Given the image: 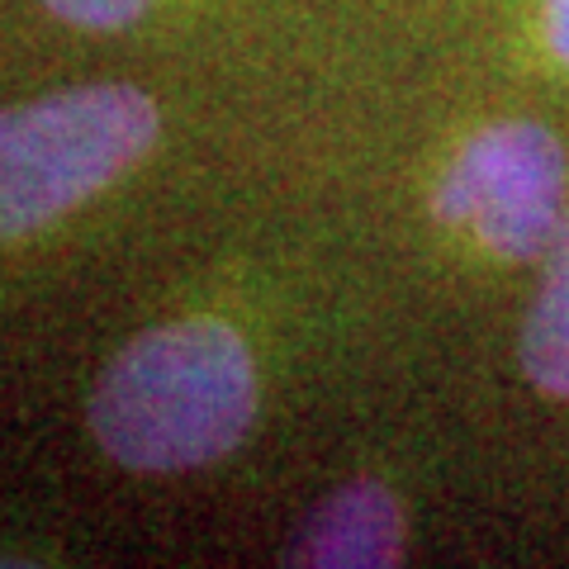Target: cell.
Segmentation results:
<instances>
[{
  "label": "cell",
  "instance_id": "obj_2",
  "mask_svg": "<svg viewBox=\"0 0 569 569\" xmlns=\"http://www.w3.org/2000/svg\"><path fill=\"white\" fill-rule=\"evenodd\" d=\"M157 129V104L119 81L0 110V242L39 233L114 186L152 152Z\"/></svg>",
  "mask_w": 569,
  "mask_h": 569
},
{
  "label": "cell",
  "instance_id": "obj_1",
  "mask_svg": "<svg viewBox=\"0 0 569 569\" xmlns=\"http://www.w3.org/2000/svg\"><path fill=\"white\" fill-rule=\"evenodd\" d=\"M257 366L219 318L138 332L91 389L96 447L133 475H186L228 456L257 422Z\"/></svg>",
  "mask_w": 569,
  "mask_h": 569
},
{
  "label": "cell",
  "instance_id": "obj_3",
  "mask_svg": "<svg viewBox=\"0 0 569 569\" xmlns=\"http://www.w3.org/2000/svg\"><path fill=\"white\" fill-rule=\"evenodd\" d=\"M441 223H470L493 257L527 261L565 223V152L541 123H493L475 133L432 194Z\"/></svg>",
  "mask_w": 569,
  "mask_h": 569
},
{
  "label": "cell",
  "instance_id": "obj_4",
  "mask_svg": "<svg viewBox=\"0 0 569 569\" xmlns=\"http://www.w3.org/2000/svg\"><path fill=\"white\" fill-rule=\"evenodd\" d=\"M403 560V508L376 479H351L309 512L290 546V565L385 569Z\"/></svg>",
  "mask_w": 569,
  "mask_h": 569
},
{
  "label": "cell",
  "instance_id": "obj_7",
  "mask_svg": "<svg viewBox=\"0 0 569 569\" xmlns=\"http://www.w3.org/2000/svg\"><path fill=\"white\" fill-rule=\"evenodd\" d=\"M546 39L556 58L569 67V0H546Z\"/></svg>",
  "mask_w": 569,
  "mask_h": 569
},
{
  "label": "cell",
  "instance_id": "obj_5",
  "mask_svg": "<svg viewBox=\"0 0 569 569\" xmlns=\"http://www.w3.org/2000/svg\"><path fill=\"white\" fill-rule=\"evenodd\" d=\"M522 370L546 399H569V213L550 242V266L541 295L531 299L522 323Z\"/></svg>",
  "mask_w": 569,
  "mask_h": 569
},
{
  "label": "cell",
  "instance_id": "obj_6",
  "mask_svg": "<svg viewBox=\"0 0 569 569\" xmlns=\"http://www.w3.org/2000/svg\"><path fill=\"white\" fill-rule=\"evenodd\" d=\"M43 6L77 29H123L142 20L152 0H43Z\"/></svg>",
  "mask_w": 569,
  "mask_h": 569
}]
</instances>
